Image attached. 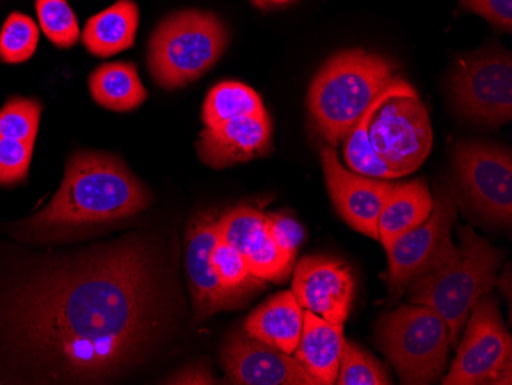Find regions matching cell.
<instances>
[{
    "mask_svg": "<svg viewBox=\"0 0 512 385\" xmlns=\"http://www.w3.org/2000/svg\"><path fill=\"white\" fill-rule=\"evenodd\" d=\"M378 335L402 384H431L442 376L450 330L436 310L421 304L399 307L382 318Z\"/></svg>",
    "mask_w": 512,
    "mask_h": 385,
    "instance_id": "8992f818",
    "label": "cell"
},
{
    "mask_svg": "<svg viewBox=\"0 0 512 385\" xmlns=\"http://www.w3.org/2000/svg\"><path fill=\"white\" fill-rule=\"evenodd\" d=\"M321 162L330 197L341 217L355 231L379 241V215L393 185L381 178L348 171L332 146L322 149Z\"/></svg>",
    "mask_w": 512,
    "mask_h": 385,
    "instance_id": "5bb4252c",
    "label": "cell"
},
{
    "mask_svg": "<svg viewBox=\"0 0 512 385\" xmlns=\"http://www.w3.org/2000/svg\"><path fill=\"white\" fill-rule=\"evenodd\" d=\"M140 11L134 0H119L86 22L82 42L89 53L111 57L129 50L137 36Z\"/></svg>",
    "mask_w": 512,
    "mask_h": 385,
    "instance_id": "ffe728a7",
    "label": "cell"
},
{
    "mask_svg": "<svg viewBox=\"0 0 512 385\" xmlns=\"http://www.w3.org/2000/svg\"><path fill=\"white\" fill-rule=\"evenodd\" d=\"M371 148L401 177L421 168L433 146L430 116L417 94L388 99L368 125Z\"/></svg>",
    "mask_w": 512,
    "mask_h": 385,
    "instance_id": "9c48e42d",
    "label": "cell"
},
{
    "mask_svg": "<svg viewBox=\"0 0 512 385\" xmlns=\"http://www.w3.org/2000/svg\"><path fill=\"white\" fill-rule=\"evenodd\" d=\"M335 384L339 385H388L391 384L387 369L378 359L359 349L356 344L342 339L339 372Z\"/></svg>",
    "mask_w": 512,
    "mask_h": 385,
    "instance_id": "484cf974",
    "label": "cell"
},
{
    "mask_svg": "<svg viewBox=\"0 0 512 385\" xmlns=\"http://www.w3.org/2000/svg\"><path fill=\"white\" fill-rule=\"evenodd\" d=\"M221 362L232 384L319 385L298 359L247 333L230 336Z\"/></svg>",
    "mask_w": 512,
    "mask_h": 385,
    "instance_id": "9a60e30c",
    "label": "cell"
},
{
    "mask_svg": "<svg viewBox=\"0 0 512 385\" xmlns=\"http://www.w3.org/2000/svg\"><path fill=\"white\" fill-rule=\"evenodd\" d=\"M463 7L485 17L500 30L511 31L512 0H460Z\"/></svg>",
    "mask_w": 512,
    "mask_h": 385,
    "instance_id": "1f68e13d",
    "label": "cell"
},
{
    "mask_svg": "<svg viewBox=\"0 0 512 385\" xmlns=\"http://www.w3.org/2000/svg\"><path fill=\"white\" fill-rule=\"evenodd\" d=\"M215 379L211 373L201 367L194 369H186L184 372L178 373L174 378L169 379L168 384H215Z\"/></svg>",
    "mask_w": 512,
    "mask_h": 385,
    "instance_id": "d6a6232c",
    "label": "cell"
},
{
    "mask_svg": "<svg viewBox=\"0 0 512 385\" xmlns=\"http://www.w3.org/2000/svg\"><path fill=\"white\" fill-rule=\"evenodd\" d=\"M229 43V31L220 17L188 10L166 17L152 33L148 66L152 79L166 89H177L200 79L220 60Z\"/></svg>",
    "mask_w": 512,
    "mask_h": 385,
    "instance_id": "5b68a950",
    "label": "cell"
},
{
    "mask_svg": "<svg viewBox=\"0 0 512 385\" xmlns=\"http://www.w3.org/2000/svg\"><path fill=\"white\" fill-rule=\"evenodd\" d=\"M460 198L454 189L437 188L433 211L424 223L385 247L388 254V286L398 300L411 281L444 263L457 251L451 229L459 214Z\"/></svg>",
    "mask_w": 512,
    "mask_h": 385,
    "instance_id": "ba28073f",
    "label": "cell"
},
{
    "mask_svg": "<svg viewBox=\"0 0 512 385\" xmlns=\"http://www.w3.org/2000/svg\"><path fill=\"white\" fill-rule=\"evenodd\" d=\"M149 192L114 155L77 152L53 200L27 221L33 231L73 229L122 220L148 208Z\"/></svg>",
    "mask_w": 512,
    "mask_h": 385,
    "instance_id": "7a4b0ae2",
    "label": "cell"
},
{
    "mask_svg": "<svg viewBox=\"0 0 512 385\" xmlns=\"http://www.w3.org/2000/svg\"><path fill=\"white\" fill-rule=\"evenodd\" d=\"M416 89L402 79L396 77L394 82L385 89L384 93L368 106L364 116L359 119V122L350 129L347 137H345L344 157L350 171L358 172V174L365 175V177L381 178V180H394V178H401L398 172H394L387 163L376 155L370 145L368 139V125L371 119L375 116L376 111L387 102L388 99L394 96H413Z\"/></svg>",
    "mask_w": 512,
    "mask_h": 385,
    "instance_id": "7402d4cb",
    "label": "cell"
},
{
    "mask_svg": "<svg viewBox=\"0 0 512 385\" xmlns=\"http://www.w3.org/2000/svg\"><path fill=\"white\" fill-rule=\"evenodd\" d=\"M267 226H269L270 235L275 243L283 251L296 257V252L306 237L304 229L293 218L283 214H267Z\"/></svg>",
    "mask_w": 512,
    "mask_h": 385,
    "instance_id": "4dcf8cb0",
    "label": "cell"
},
{
    "mask_svg": "<svg viewBox=\"0 0 512 385\" xmlns=\"http://www.w3.org/2000/svg\"><path fill=\"white\" fill-rule=\"evenodd\" d=\"M34 143L0 137V185H10L27 177Z\"/></svg>",
    "mask_w": 512,
    "mask_h": 385,
    "instance_id": "f546056e",
    "label": "cell"
},
{
    "mask_svg": "<svg viewBox=\"0 0 512 385\" xmlns=\"http://www.w3.org/2000/svg\"><path fill=\"white\" fill-rule=\"evenodd\" d=\"M269 114L255 89L244 83H218L207 94L203 106V122L206 128H215L235 117L264 116Z\"/></svg>",
    "mask_w": 512,
    "mask_h": 385,
    "instance_id": "cb8c5ba5",
    "label": "cell"
},
{
    "mask_svg": "<svg viewBox=\"0 0 512 385\" xmlns=\"http://www.w3.org/2000/svg\"><path fill=\"white\" fill-rule=\"evenodd\" d=\"M212 264L224 289L234 293L235 297L246 301L252 293L263 290L267 281L253 277L247 266L246 258L237 247L218 240L212 252Z\"/></svg>",
    "mask_w": 512,
    "mask_h": 385,
    "instance_id": "d4e9b609",
    "label": "cell"
},
{
    "mask_svg": "<svg viewBox=\"0 0 512 385\" xmlns=\"http://www.w3.org/2000/svg\"><path fill=\"white\" fill-rule=\"evenodd\" d=\"M39 45V27L30 16L11 13L0 31V60L23 63L33 57Z\"/></svg>",
    "mask_w": 512,
    "mask_h": 385,
    "instance_id": "83f0119b",
    "label": "cell"
},
{
    "mask_svg": "<svg viewBox=\"0 0 512 385\" xmlns=\"http://www.w3.org/2000/svg\"><path fill=\"white\" fill-rule=\"evenodd\" d=\"M218 238L237 247L253 277L273 283L289 278L295 255L275 243L267 226V214L250 206L230 209L218 220Z\"/></svg>",
    "mask_w": 512,
    "mask_h": 385,
    "instance_id": "7c38bea8",
    "label": "cell"
},
{
    "mask_svg": "<svg viewBox=\"0 0 512 385\" xmlns=\"http://www.w3.org/2000/svg\"><path fill=\"white\" fill-rule=\"evenodd\" d=\"M40 116H42V106L39 102L14 97L0 109V137L20 140V142H36Z\"/></svg>",
    "mask_w": 512,
    "mask_h": 385,
    "instance_id": "f1b7e54d",
    "label": "cell"
},
{
    "mask_svg": "<svg viewBox=\"0 0 512 385\" xmlns=\"http://www.w3.org/2000/svg\"><path fill=\"white\" fill-rule=\"evenodd\" d=\"M296 0H250L253 7L260 8V10H273V8L287 7L293 4Z\"/></svg>",
    "mask_w": 512,
    "mask_h": 385,
    "instance_id": "836d02e7",
    "label": "cell"
},
{
    "mask_svg": "<svg viewBox=\"0 0 512 385\" xmlns=\"http://www.w3.org/2000/svg\"><path fill=\"white\" fill-rule=\"evenodd\" d=\"M465 324L467 332L442 384H511L512 339L496 298L491 293L480 297Z\"/></svg>",
    "mask_w": 512,
    "mask_h": 385,
    "instance_id": "52a82bcc",
    "label": "cell"
},
{
    "mask_svg": "<svg viewBox=\"0 0 512 385\" xmlns=\"http://www.w3.org/2000/svg\"><path fill=\"white\" fill-rule=\"evenodd\" d=\"M396 77L394 63L378 54H336L310 85V116L319 134L335 148Z\"/></svg>",
    "mask_w": 512,
    "mask_h": 385,
    "instance_id": "3957f363",
    "label": "cell"
},
{
    "mask_svg": "<svg viewBox=\"0 0 512 385\" xmlns=\"http://www.w3.org/2000/svg\"><path fill=\"white\" fill-rule=\"evenodd\" d=\"M89 91L100 106L115 112L134 111L148 99L137 66L129 62L99 66L89 77Z\"/></svg>",
    "mask_w": 512,
    "mask_h": 385,
    "instance_id": "603a6c76",
    "label": "cell"
},
{
    "mask_svg": "<svg viewBox=\"0 0 512 385\" xmlns=\"http://www.w3.org/2000/svg\"><path fill=\"white\" fill-rule=\"evenodd\" d=\"M344 324H332L304 310L295 358L319 385L335 384L339 372Z\"/></svg>",
    "mask_w": 512,
    "mask_h": 385,
    "instance_id": "ac0fdd59",
    "label": "cell"
},
{
    "mask_svg": "<svg viewBox=\"0 0 512 385\" xmlns=\"http://www.w3.org/2000/svg\"><path fill=\"white\" fill-rule=\"evenodd\" d=\"M434 198L424 181L391 186L378 220L379 241L390 246L396 238L427 220Z\"/></svg>",
    "mask_w": 512,
    "mask_h": 385,
    "instance_id": "44dd1931",
    "label": "cell"
},
{
    "mask_svg": "<svg viewBox=\"0 0 512 385\" xmlns=\"http://www.w3.org/2000/svg\"><path fill=\"white\" fill-rule=\"evenodd\" d=\"M40 28L56 47L68 50L80 39L79 20L66 0H36Z\"/></svg>",
    "mask_w": 512,
    "mask_h": 385,
    "instance_id": "4316f807",
    "label": "cell"
},
{
    "mask_svg": "<svg viewBox=\"0 0 512 385\" xmlns=\"http://www.w3.org/2000/svg\"><path fill=\"white\" fill-rule=\"evenodd\" d=\"M453 163L474 211L491 223L511 226V151L491 143H460L454 149Z\"/></svg>",
    "mask_w": 512,
    "mask_h": 385,
    "instance_id": "30bf717a",
    "label": "cell"
},
{
    "mask_svg": "<svg viewBox=\"0 0 512 385\" xmlns=\"http://www.w3.org/2000/svg\"><path fill=\"white\" fill-rule=\"evenodd\" d=\"M502 252L474 234L460 229V246L444 263L411 281V304L436 310L450 330V346L459 341L471 307L486 293L493 292Z\"/></svg>",
    "mask_w": 512,
    "mask_h": 385,
    "instance_id": "277c9868",
    "label": "cell"
},
{
    "mask_svg": "<svg viewBox=\"0 0 512 385\" xmlns=\"http://www.w3.org/2000/svg\"><path fill=\"white\" fill-rule=\"evenodd\" d=\"M292 293L304 310L332 324H344L352 309L355 278L341 260L306 257L295 267Z\"/></svg>",
    "mask_w": 512,
    "mask_h": 385,
    "instance_id": "4fadbf2b",
    "label": "cell"
},
{
    "mask_svg": "<svg viewBox=\"0 0 512 385\" xmlns=\"http://www.w3.org/2000/svg\"><path fill=\"white\" fill-rule=\"evenodd\" d=\"M198 155L207 166L229 168L272 151V120L264 116L235 117L215 128H204Z\"/></svg>",
    "mask_w": 512,
    "mask_h": 385,
    "instance_id": "e0dca14e",
    "label": "cell"
},
{
    "mask_svg": "<svg viewBox=\"0 0 512 385\" xmlns=\"http://www.w3.org/2000/svg\"><path fill=\"white\" fill-rule=\"evenodd\" d=\"M302 312L292 292H281L250 313L244 330L261 343L292 355L301 338Z\"/></svg>",
    "mask_w": 512,
    "mask_h": 385,
    "instance_id": "d6986e66",
    "label": "cell"
},
{
    "mask_svg": "<svg viewBox=\"0 0 512 385\" xmlns=\"http://www.w3.org/2000/svg\"><path fill=\"white\" fill-rule=\"evenodd\" d=\"M151 258L122 244L28 281L8 306L14 339L62 375L94 381L140 358L157 335Z\"/></svg>",
    "mask_w": 512,
    "mask_h": 385,
    "instance_id": "6da1fadb",
    "label": "cell"
},
{
    "mask_svg": "<svg viewBox=\"0 0 512 385\" xmlns=\"http://www.w3.org/2000/svg\"><path fill=\"white\" fill-rule=\"evenodd\" d=\"M454 103L462 116L499 126L512 116V60L509 53H488L460 63L451 79Z\"/></svg>",
    "mask_w": 512,
    "mask_h": 385,
    "instance_id": "8fae6325",
    "label": "cell"
},
{
    "mask_svg": "<svg viewBox=\"0 0 512 385\" xmlns=\"http://www.w3.org/2000/svg\"><path fill=\"white\" fill-rule=\"evenodd\" d=\"M218 220L203 212L191 221L186 235V270L198 320L240 307L246 301L224 289L212 264V252L217 246Z\"/></svg>",
    "mask_w": 512,
    "mask_h": 385,
    "instance_id": "2e32d148",
    "label": "cell"
}]
</instances>
